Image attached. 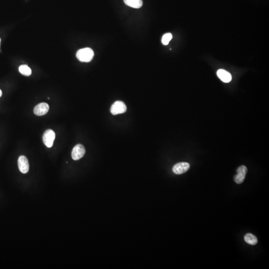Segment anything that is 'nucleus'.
I'll list each match as a JSON object with an SVG mask.
<instances>
[{
    "label": "nucleus",
    "instance_id": "1",
    "mask_svg": "<svg viewBox=\"0 0 269 269\" xmlns=\"http://www.w3.org/2000/svg\"><path fill=\"white\" fill-rule=\"evenodd\" d=\"M94 55V54L93 50L89 47L78 50L76 53V57L81 62H90L92 60Z\"/></svg>",
    "mask_w": 269,
    "mask_h": 269
},
{
    "label": "nucleus",
    "instance_id": "2",
    "mask_svg": "<svg viewBox=\"0 0 269 269\" xmlns=\"http://www.w3.org/2000/svg\"><path fill=\"white\" fill-rule=\"evenodd\" d=\"M55 138V134L52 130L49 129L45 132L43 136V142L46 146L47 148H51L54 144V141Z\"/></svg>",
    "mask_w": 269,
    "mask_h": 269
},
{
    "label": "nucleus",
    "instance_id": "3",
    "mask_svg": "<svg viewBox=\"0 0 269 269\" xmlns=\"http://www.w3.org/2000/svg\"><path fill=\"white\" fill-rule=\"evenodd\" d=\"M126 111L127 107L125 104L120 101H118L113 103L110 109L111 113L114 115L122 114Z\"/></svg>",
    "mask_w": 269,
    "mask_h": 269
},
{
    "label": "nucleus",
    "instance_id": "4",
    "mask_svg": "<svg viewBox=\"0 0 269 269\" xmlns=\"http://www.w3.org/2000/svg\"><path fill=\"white\" fill-rule=\"evenodd\" d=\"M85 152L84 147L81 144H78L73 148L71 156L74 160H79L84 156Z\"/></svg>",
    "mask_w": 269,
    "mask_h": 269
},
{
    "label": "nucleus",
    "instance_id": "5",
    "mask_svg": "<svg viewBox=\"0 0 269 269\" xmlns=\"http://www.w3.org/2000/svg\"><path fill=\"white\" fill-rule=\"evenodd\" d=\"M247 168L245 166H241L237 170V175L234 177L235 182L237 184H242L244 181L247 172Z\"/></svg>",
    "mask_w": 269,
    "mask_h": 269
},
{
    "label": "nucleus",
    "instance_id": "6",
    "mask_svg": "<svg viewBox=\"0 0 269 269\" xmlns=\"http://www.w3.org/2000/svg\"><path fill=\"white\" fill-rule=\"evenodd\" d=\"M190 167V165L188 162H179L174 166L172 171L176 175H181L187 171Z\"/></svg>",
    "mask_w": 269,
    "mask_h": 269
},
{
    "label": "nucleus",
    "instance_id": "7",
    "mask_svg": "<svg viewBox=\"0 0 269 269\" xmlns=\"http://www.w3.org/2000/svg\"><path fill=\"white\" fill-rule=\"evenodd\" d=\"M18 166L20 171L22 174H26L29 171V162L27 158L24 156H21L18 159Z\"/></svg>",
    "mask_w": 269,
    "mask_h": 269
},
{
    "label": "nucleus",
    "instance_id": "8",
    "mask_svg": "<svg viewBox=\"0 0 269 269\" xmlns=\"http://www.w3.org/2000/svg\"><path fill=\"white\" fill-rule=\"evenodd\" d=\"M50 107L46 103H41L35 107L34 112L35 115L39 116L45 115L49 112Z\"/></svg>",
    "mask_w": 269,
    "mask_h": 269
},
{
    "label": "nucleus",
    "instance_id": "9",
    "mask_svg": "<svg viewBox=\"0 0 269 269\" xmlns=\"http://www.w3.org/2000/svg\"><path fill=\"white\" fill-rule=\"evenodd\" d=\"M217 75L218 77L225 83L230 82L232 80V76L229 72L223 70H219L217 71Z\"/></svg>",
    "mask_w": 269,
    "mask_h": 269
},
{
    "label": "nucleus",
    "instance_id": "10",
    "mask_svg": "<svg viewBox=\"0 0 269 269\" xmlns=\"http://www.w3.org/2000/svg\"><path fill=\"white\" fill-rule=\"evenodd\" d=\"M124 1L126 5L135 9L140 8L143 4L142 0H124Z\"/></svg>",
    "mask_w": 269,
    "mask_h": 269
},
{
    "label": "nucleus",
    "instance_id": "11",
    "mask_svg": "<svg viewBox=\"0 0 269 269\" xmlns=\"http://www.w3.org/2000/svg\"><path fill=\"white\" fill-rule=\"evenodd\" d=\"M244 240L248 244L251 245H255L258 243L257 237L251 233H248L245 236Z\"/></svg>",
    "mask_w": 269,
    "mask_h": 269
},
{
    "label": "nucleus",
    "instance_id": "12",
    "mask_svg": "<svg viewBox=\"0 0 269 269\" xmlns=\"http://www.w3.org/2000/svg\"><path fill=\"white\" fill-rule=\"evenodd\" d=\"M19 70L22 74L26 76H29L31 74V69L26 65H22L20 66Z\"/></svg>",
    "mask_w": 269,
    "mask_h": 269
},
{
    "label": "nucleus",
    "instance_id": "13",
    "mask_svg": "<svg viewBox=\"0 0 269 269\" xmlns=\"http://www.w3.org/2000/svg\"><path fill=\"white\" fill-rule=\"evenodd\" d=\"M172 38V36L171 33H166L162 36L161 42L163 45L166 46L169 44V42L171 41Z\"/></svg>",
    "mask_w": 269,
    "mask_h": 269
},
{
    "label": "nucleus",
    "instance_id": "14",
    "mask_svg": "<svg viewBox=\"0 0 269 269\" xmlns=\"http://www.w3.org/2000/svg\"><path fill=\"white\" fill-rule=\"evenodd\" d=\"M2 95V91L0 89V97H1Z\"/></svg>",
    "mask_w": 269,
    "mask_h": 269
},
{
    "label": "nucleus",
    "instance_id": "15",
    "mask_svg": "<svg viewBox=\"0 0 269 269\" xmlns=\"http://www.w3.org/2000/svg\"><path fill=\"white\" fill-rule=\"evenodd\" d=\"M1 40L0 39V45H1Z\"/></svg>",
    "mask_w": 269,
    "mask_h": 269
}]
</instances>
